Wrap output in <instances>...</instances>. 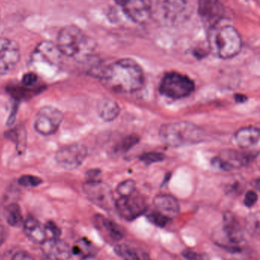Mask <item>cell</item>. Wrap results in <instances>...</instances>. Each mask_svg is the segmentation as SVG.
<instances>
[{
  "label": "cell",
  "mask_w": 260,
  "mask_h": 260,
  "mask_svg": "<svg viewBox=\"0 0 260 260\" xmlns=\"http://www.w3.org/2000/svg\"><path fill=\"white\" fill-rule=\"evenodd\" d=\"M93 220L98 230L102 232V235L108 240L118 242L125 236V230L121 226L103 215H96Z\"/></svg>",
  "instance_id": "17"
},
{
  "label": "cell",
  "mask_w": 260,
  "mask_h": 260,
  "mask_svg": "<svg viewBox=\"0 0 260 260\" xmlns=\"http://www.w3.org/2000/svg\"><path fill=\"white\" fill-rule=\"evenodd\" d=\"M139 138L137 136H128L125 137L116 147V150L122 152H126L138 142Z\"/></svg>",
  "instance_id": "29"
},
{
  "label": "cell",
  "mask_w": 260,
  "mask_h": 260,
  "mask_svg": "<svg viewBox=\"0 0 260 260\" xmlns=\"http://www.w3.org/2000/svg\"><path fill=\"white\" fill-rule=\"evenodd\" d=\"M147 218L154 225L158 226V227L160 228L165 227L169 223V221H170L169 218H166L164 215H162V214L157 212L156 210L149 212L147 215Z\"/></svg>",
  "instance_id": "27"
},
{
  "label": "cell",
  "mask_w": 260,
  "mask_h": 260,
  "mask_svg": "<svg viewBox=\"0 0 260 260\" xmlns=\"http://www.w3.org/2000/svg\"><path fill=\"white\" fill-rule=\"evenodd\" d=\"M194 90L195 83L193 81L187 76L176 72L166 73L160 82V93L174 100L188 97Z\"/></svg>",
  "instance_id": "6"
},
{
  "label": "cell",
  "mask_w": 260,
  "mask_h": 260,
  "mask_svg": "<svg viewBox=\"0 0 260 260\" xmlns=\"http://www.w3.org/2000/svg\"><path fill=\"white\" fill-rule=\"evenodd\" d=\"M164 159V154L158 152H149L143 154L140 160L146 165H152L156 162L162 161Z\"/></svg>",
  "instance_id": "30"
},
{
  "label": "cell",
  "mask_w": 260,
  "mask_h": 260,
  "mask_svg": "<svg viewBox=\"0 0 260 260\" xmlns=\"http://www.w3.org/2000/svg\"><path fill=\"white\" fill-rule=\"evenodd\" d=\"M114 209L127 221H133L148 210L145 197L135 192L126 197H121L115 200Z\"/></svg>",
  "instance_id": "11"
},
{
  "label": "cell",
  "mask_w": 260,
  "mask_h": 260,
  "mask_svg": "<svg viewBox=\"0 0 260 260\" xmlns=\"http://www.w3.org/2000/svg\"><path fill=\"white\" fill-rule=\"evenodd\" d=\"M235 101L237 102H240V103H243V102H246L247 101V97L246 96L243 95V94H237L235 96Z\"/></svg>",
  "instance_id": "40"
},
{
  "label": "cell",
  "mask_w": 260,
  "mask_h": 260,
  "mask_svg": "<svg viewBox=\"0 0 260 260\" xmlns=\"http://www.w3.org/2000/svg\"><path fill=\"white\" fill-rule=\"evenodd\" d=\"M221 0H198V13L201 21L210 28L216 27L224 16Z\"/></svg>",
  "instance_id": "15"
},
{
  "label": "cell",
  "mask_w": 260,
  "mask_h": 260,
  "mask_svg": "<svg viewBox=\"0 0 260 260\" xmlns=\"http://www.w3.org/2000/svg\"><path fill=\"white\" fill-rule=\"evenodd\" d=\"M82 190L87 198L98 207L104 210L114 209L115 200L111 187L101 180L87 181L82 186Z\"/></svg>",
  "instance_id": "8"
},
{
  "label": "cell",
  "mask_w": 260,
  "mask_h": 260,
  "mask_svg": "<svg viewBox=\"0 0 260 260\" xmlns=\"http://www.w3.org/2000/svg\"><path fill=\"white\" fill-rule=\"evenodd\" d=\"M41 246L43 253L52 255L58 260H67L71 257V248L60 238H47Z\"/></svg>",
  "instance_id": "20"
},
{
  "label": "cell",
  "mask_w": 260,
  "mask_h": 260,
  "mask_svg": "<svg viewBox=\"0 0 260 260\" xmlns=\"http://www.w3.org/2000/svg\"><path fill=\"white\" fill-rule=\"evenodd\" d=\"M221 231L223 239L218 241L220 245L230 252L241 251L239 245L244 241V233L241 224L232 212L224 214Z\"/></svg>",
  "instance_id": "7"
},
{
  "label": "cell",
  "mask_w": 260,
  "mask_h": 260,
  "mask_svg": "<svg viewBox=\"0 0 260 260\" xmlns=\"http://www.w3.org/2000/svg\"><path fill=\"white\" fill-rule=\"evenodd\" d=\"M38 80V75L36 73H26L22 78L23 85L25 87H31Z\"/></svg>",
  "instance_id": "34"
},
{
  "label": "cell",
  "mask_w": 260,
  "mask_h": 260,
  "mask_svg": "<svg viewBox=\"0 0 260 260\" xmlns=\"http://www.w3.org/2000/svg\"><path fill=\"white\" fill-rule=\"evenodd\" d=\"M23 230L27 238L35 244L42 245L47 240L44 226L33 216H27L23 223Z\"/></svg>",
  "instance_id": "19"
},
{
  "label": "cell",
  "mask_w": 260,
  "mask_h": 260,
  "mask_svg": "<svg viewBox=\"0 0 260 260\" xmlns=\"http://www.w3.org/2000/svg\"><path fill=\"white\" fill-rule=\"evenodd\" d=\"M88 150L80 143L62 147L55 153V160L61 168L69 171L77 169L86 159Z\"/></svg>",
  "instance_id": "9"
},
{
  "label": "cell",
  "mask_w": 260,
  "mask_h": 260,
  "mask_svg": "<svg viewBox=\"0 0 260 260\" xmlns=\"http://www.w3.org/2000/svg\"><path fill=\"white\" fill-rule=\"evenodd\" d=\"M20 50L15 41L0 38V76L7 74L19 62Z\"/></svg>",
  "instance_id": "14"
},
{
  "label": "cell",
  "mask_w": 260,
  "mask_h": 260,
  "mask_svg": "<svg viewBox=\"0 0 260 260\" xmlns=\"http://www.w3.org/2000/svg\"><path fill=\"white\" fill-rule=\"evenodd\" d=\"M151 17L167 26L180 24L192 15V0H152Z\"/></svg>",
  "instance_id": "2"
},
{
  "label": "cell",
  "mask_w": 260,
  "mask_h": 260,
  "mask_svg": "<svg viewBox=\"0 0 260 260\" xmlns=\"http://www.w3.org/2000/svg\"><path fill=\"white\" fill-rule=\"evenodd\" d=\"M95 75L108 89L119 94H131L141 89L145 74L140 66L134 59H122L96 68Z\"/></svg>",
  "instance_id": "1"
},
{
  "label": "cell",
  "mask_w": 260,
  "mask_h": 260,
  "mask_svg": "<svg viewBox=\"0 0 260 260\" xmlns=\"http://www.w3.org/2000/svg\"><path fill=\"white\" fill-rule=\"evenodd\" d=\"M136 190V183L134 180H127L118 186L117 192L120 197H126L134 193Z\"/></svg>",
  "instance_id": "26"
},
{
  "label": "cell",
  "mask_w": 260,
  "mask_h": 260,
  "mask_svg": "<svg viewBox=\"0 0 260 260\" xmlns=\"http://www.w3.org/2000/svg\"><path fill=\"white\" fill-rule=\"evenodd\" d=\"M5 215L8 224L12 227L18 228L24 223L21 208L17 203L9 204L6 207Z\"/></svg>",
  "instance_id": "24"
},
{
  "label": "cell",
  "mask_w": 260,
  "mask_h": 260,
  "mask_svg": "<svg viewBox=\"0 0 260 260\" xmlns=\"http://www.w3.org/2000/svg\"><path fill=\"white\" fill-rule=\"evenodd\" d=\"M44 229H45L46 232L50 234V238H60L61 236V229L56 225V223L52 221H48L45 224H44Z\"/></svg>",
  "instance_id": "31"
},
{
  "label": "cell",
  "mask_w": 260,
  "mask_h": 260,
  "mask_svg": "<svg viewBox=\"0 0 260 260\" xmlns=\"http://www.w3.org/2000/svg\"><path fill=\"white\" fill-rule=\"evenodd\" d=\"M254 155L251 153H243L236 150L227 149L221 155L212 159V165L221 171H228L247 166Z\"/></svg>",
  "instance_id": "12"
},
{
  "label": "cell",
  "mask_w": 260,
  "mask_h": 260,
  "mask_svg": "<svg viewBox=\"0 0 260 260\" xmlns=\"http://www.w3.org/2000/svg\"><path fill=\"white\" fill-rule=\"evenodd\" d=\"M12 260H35V259L27 252L18 251L14 255Z\"/></svg>",
  "instance_id": "36"
},
{
  "label": "cell",
  "mask_w": 260,
  "mask_h": 260,
  "mask_svg": "<svg viewBox=\"0 0 260 260\" xmlns=\"http://www.w3.org/2000/svg\"><path fill=\"white\" fill-rule=\"evenodd\" d=\"M258 196L256 192L253 190H250L246 194L245 198H244V204L247 207H252L256 204L257 202Z\"/></svg>",
  "instance_id": "33"
},
{
  "label": "cell",
  "mask_w": 260,
  "mask_h": 260,
  "mask_svg": "<svg viewBox=\"0 0 260 260\" xmlns=\"http://www.w3.org/2000/svg\"><path fill=\"white\" fill-rule=\"evenodd\" d=\"M41 260H58L54 256L52 255L48 254V253H43L42 256H41Z\"/></svg>",
  "instance_id": "39"
},
{
  "label": "cell",
  "mask_w": 260,
  "mask_h": 260,
  "mask_svg": "<svg viewBox=\"0 0 260 260\" xmlns=\"http://www.w3.org/2000/svg\"><path fill=\"white\" fill-rule=\"evenodd\" d=\"M248 222L247 224V230L251 235H257L259 234V217L258 214L252 218H249Z\"/></svg>",
  "instance_id": "32"
},
{
  "label": "cell",
  "mask_w": 260,
  "mask_h": 260,
  "mask_svg": "<svg viewBox=\"0 0 260 260\" xmlns=\"http://www.w3.org/2000/svg\"><path fill=\"white\" fill-rule=\"evenodd\" d=\"M63 119V113L57 108L51 106L44 107L37 113L34 127L41 136H51L57 132Z\"/></svg>",
  "instance_id": "10"
},
{
  "label": "cell",
  "mask_w": 260,
  "mask_h": 260,
  "mask_svg": "<svg viewBox=\"0 0 260 260\" xmlns=\"http://www.w3.org/2000/svg\"><path fill=\"white\" fill-rule=\"evenodd\" d=\"M114 252L124 260H140L138 253L134 249L125 244H118L114 247Z\"/></svg>",
  "instance_id": "25"
},
{
  "label": "cell",
  "mask_w": 260,
  "mask_h": 260,
  "mask_svg": "<svg viewBox=\"0 0 260 260\" xmlns=\"http://www.w3.org/2000/svg\"><path fill=\"white\" fill-rule=\"evenodd\" d=\"M56 47L62 55L82 60L93 51L94 46L79 27L69 25L60 32Z\"/></svg>",
  "instance_id": "4"
},
{
  "label": "cell",
  "mask_w": 260,
  "mask_h": 260,
  "mask_svg": "<svg viewBox=\"0 0 260 260\" xmlns=\"http://www.w3.org/2000/svg\"><path fill=\"white\" fill-rule=\"evenodd\" d=\"M8 238V229L0 224V247L6 242Z\"/></svg>",
  "instance_id": "38"
},
{
  "label": "cell",
  "mask_w": 260,
  "mask_h": 260,
  "mask_svg": "<svg viewBox=\"0 0 260 260\" xmlns=\"http://www.w3.org/2000/svg\"><path fill=\"white\" fill-rule=\"evenodd\" d=\"M131 21L143 24L151 18V6L146 0H114Z\"/></svg>",
  "instance_id": "13"
},
{
  "label": "cell",
  "mask_w": 260,
  "mask_h": 260,
  "mask_svg": "<svg viewBox=\"0 0 260 260\" xmlns=\"http://www.w3.org/2000/svg\"><path fill=\"white\" fill-rule=\"evenodd\" d=\"M210 44L218 57L223 59H232L241 51L242 38L235 27L224 25L214 34Z\"/></svg>",
  "instance_id": "5"
},
{
  "label": "cell",
  "mask_w": 260,
  "mask_h": 260,
  "mask_svg": "<svg viewBox=\"0 0 260 260\" xmlns=\"http://www.w3.org/2000/svg\"><path fill=\"white\" fill-rule=\"evenodd\" d=\"M43 180L40 177L33 175H23L18 180V183L24 187H36L42 183Z\"/></svg>",
  "instance_id": "28"
},
{
  "label": "cell",
  "mask_w": 260,
  "mask_h": 260,
  "mask_svg": "<svg viewBox=\"0 0 260 260\" xmlns=\"http://www.w3.org/2000/svg\"><path fill=\"white\" fill-rule=\"evenodd\" d=\"M154 206L157 212L169 220L174 219L180 213V204L177 199L170 195L163 194L157 196L154 200Z\"/></svg>",
  "instance_id": "18"
},
{
  "label": "cell",
  "mask_w": 260,
  "mask_h": 260,
  "mask_svg": "<svg viewBox=\"0 0 260 260\" xmlns=\"http://www.w3.org/2000/svg\"><path fill=\"white\" fill-rule=\"evenodd\" d=\"M160 136L166 145L178 148L203 142L206 138V133L193 123L177 122L162 126Z\"/></svg>",
  "instance_id": "3"
},
{
  "label": "cell",
  "mask_w": 260,
  "mask_h": 260,
  "mask_svg": "<svg viewBox=\"0 0 260 260\" xmlns=\"http://www.w3.org/2000/svg\"><path fill=\"white\" fill-rule=\"evenodd\" d=\"M259 130L257 128L249 126L238 130L235 134V140L240 148L248 149L259 144Z\"/></svg>",
  "instance_id": "21"
},
{
  "label": "cell",
  "mask_w": 260,
  "mask_h": 260,
  "mask_svg": "<svg viewBox=\"0 0 260 260\" xmlns=\"http://www.w3.org/2000/svg\"><path fill=\"white\" fill-rule=\"evenodd\" d=\"M101 171L97 169L90 170L86 173L87 181H98L99 180V176H100Z\"/></svg>",
  "instance_id": "37"
},
{
  "label": "cell",
  "mask_w": 260,
  "mask_h": 260,
  "mask_svg": "<svg viewBox=\"0 0 260 260\" xmlns=\"http://www.w3.org/2000/svg\"><path fill=\"white\" fill-rule=\"evenodd\" d=\"M62 53L56 45L50 42H43L37 47L32 55V62L35 65L50 66L56 67L61 63Z\"/></svg>",
  "instance_id": "16"
},
{
  "label": "cell",
  "mask_w": 260,
  "mask_h": 260,
  "mask_svg": "<svg viewBox=\"0 0 260 260\" xmlns=\"http://www.w3.org/2000/svg\"><path fill=\"white\" fill-rule=\"evenodd\" d=\"M183 256L188 260H206V256L204 255L198 254L190 250L183 251Z\"/></svg>",
  "instance_id": "35"
},
{
  "label": "cell",
  "mask_w": 260,
  "mask_h": 260,
  "mask_svg": "<svg viewBox=\"0 0 260 260\" xmlns=\"http://www.w3.org/2000/svg\"><path fill=\"white\" fill-rule=\"evenodd\" d=\"M72 254L79 256L82 259L93 257L96 254V249L86 238H81L76 241L71 249Z\"/></svg>",
  "instance_id": "23"
},
{
  "label": "cell",
  "mask_w": 260,
  "mask_h": 260,
  "mask_svg": "<svg viewBox=\"0 0 260 260\" xmlns=\"http://www.w3.org/2000/svg\"><path fill=\"white\" fill-rule=\"evenodd\" d=\"M98 114L105 122L115 120L120 114V108L114 101L103 99L99 101L97 106Z\"/></svg>",
  "instance_id": "22"
}]
</instances>
